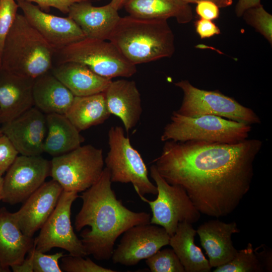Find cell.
Returning <instances> with one entry per match:
<instances>
[{"mask_svg": "<svg viewBox=\"0 0 272 272\" xmlns=\"http://www.w3.org/2000/svg\"><path fill=\"white\" fill-rule=\"evenodd\" d=\"M262 145L258 139L234 144L168 141L153 162L168 183L186 191L200 214L218 218L232 213L249 190Z\"/></svg>", "mask_w": 272, "mask_h": 272, "instance_id": "6da1fadb", "label": "cell"}, {"mask_svg": "<svg viewBox=\"0 0 272 272\" xmlns=\"http://www.w3.org/2000/svg\"><path fill=\"white\" fill-rule=\"evenodd\" d=\"M109 170L105 167L99 179L80 195L83 203L76 216L77 231L80 234L87 255L97 260L111 257L115 242L130 228L150 223L151 215L133 212L117 199L111 187Z\"/></svg>", "mask_w": 272, "mask_h": 272, "instance_id": "7a4b0ae2", "label": "cell"}, {"mask_svg": "<svg viewBox=\"0 0 272 272\" xmlns=\"http://www.w3.org/2000/svg\"><path fill=\"white\" fill-rule=\"evenodd\" d=\"M107 40L135 65L170 57L175 51L174 36L166 19L120 17Z\"/></svg>", "mask_w": 272, "mask_h": 272, "instance_id": "3957f363", "label": "cell"}, {"mask_svg": "<svg viewBox=\"0 0 272 272\" xmlns=\"http://www.w3.org/2000/svg\"><path fill=\"white\" fill-rule=\"evenodd\" d=\"M55 52L24 15L17 14L5 38L1 68L34 79L51 70Z\"/></svg>", "mask_w": 272, "mask_h": 272, "instance_id": "277c9868", "label": "cell"}, {"mask_svg": "<svg viewBox=\"0 0 272 272\" xmlns=\"http://www.w3.org/2000/svg\"><path fill=\"white\" fill-rule=\"evenodd\" d=\"M251 129V125L220 116H186L174 111L163 129L161 141L234 144L248 139Z\"/></svg>", "mask_w": 272, "mask_h": 272, "instance_id": "5b68a950", "label": "cell"}, {"mask_svg": "<svg viewBox=\"0 0 272 272\" xmlns=\"http://www.w3.org/2000/svg\"><path fill=\"white\" fill-rule=\"evenodd\" d=\"M55 64L66 62L82 63L98 75L111 79L128 78L137 72L130 63L109 41L85 38L55 52Z\"/></svg>", "mask_w": 272, "mask_h": 272, "instance_id": "8992f818", "label": "cell"}, {"mask_svg": "<svg viewBox=\"0 0 272 272\" xmlns=\"http://www.w3.org/2000/svg\"><path fill=\"white\" fill-rule=\"evenodd\" d=\"M108 139L109 150L104 163L109 171L111 182L131 183L137 193L156 195L157 186L150 180L141 154L125 135L123 128L119 126L111 127Z\"/></svg>", "mask_w": 272, "mask_h": 272, "instance_id": "52a82bcc", "label": "cell"}, {"mask_svg": "<svg viewBox=\"0 0 272 272\" xmlns=\"http://www.w3.org/2000/svg\"><path fill=\"white\" fill-rule=\"evenodd\" d=\"M150 176L156 184L157 198L150 200L137 193L151 208L152 216L150 223L163 227L171 237L180 223L192 224L199 220L200 213L181 186L168 183L160 175L154 164L150 167Z\"/></svg>", "mask_w": 272, "mask_h": 272, "instance_id": "ba28073f", "label": "cell"}, {"mask_svg": "<svg viewBox=\"0 0 272 272\" xmlns=\"http://www.w3.org/2000/svg\"><path fill=\"white\" fill-rule=\"evenodd\" d=\"M50 176L63 190L84 191L100 178L104 160L101 149L91 145L80 146L50 161Z\"/></svg>", "mask_w": 272, "mask_h": 272, "instance_id": "9c48e42d", "label": "cell"}, {"mask_svg": "<svg viewBox=\"0 0 272 272\" xmlns=\"http://www.w3.org/2000/svg\"><path fill=\"white\" fill-rule=\"evenodd\" d=\"M174 85L183 93L181 105L176 111L180 115H215L251 125L261 123L260 118L252 109L218 90L200 89L186 80L175 83Z\"/></svg>", "mask_w": 272, "mask_h": 272, "instance_id": "30bf717a", "label": "cell"}, {"mask_svg": "<svg viewBox=\"0 0 272 272\" xmlns=\"http://www.w3.org/2000/svg\"><path fill=\"white\" fill-rule=\"evenodd\" d=\"M78 193L63 190L55 208L34 239V245L37 250L45 253L52 248L59 247L67 251L71 255H87L71 224V207L79 197Z\"/></svg>", "mask_w": 272, "mask_h": 272, "instance_id": "8fae6325", "label": "cell"}, {"mask_svg": "<svg viewBox=\"0 0 272 272\" xmlns=\"http://www.w3.org/2000/svg\"><path fill=\"white\" fill-rule=\"evenodd\" d=\"M51 162L40 155L17 156L4 177L2 201H25L50 176Z\"/></svg>", "mask_w": 272, "mask_h": 272, "instance_id": "7c38bea8", "label": "cell"}, {"mask_svg": "<svg viewBox=\"0 0 272 272\" xmlns=\"http://www.w3.org/2000/svg\"><path fill=\"white\" fill-rule=\"evenodd\" d=\"M170 238L162 227L151 223L135 225L123 233L111 258L114 263L133 266L169 245Z\"/></svg>", "mask_w": 272, "mask_h": 272, "instance_id": "4fadbf2b", "label": "cell"}, {"mask_svg": "<svg viewBox=\"0 0 272 272\" xmlns=\"http://www.w3.org/2000/svg\"><path fill=\"white\" fill-rule=\"evenodd\" d=\"M17 2L28 22L55 51L86 38L79 26L69 17H61L48 14L30 2Z\"/></svg>", "mask_w": 272, "mask_h": 272, "instance_id": "5bb4252c", "label": "cell"}, {"mask_svg": "<svg viewBox=\"0 0 272 272\" xmlns=\"http://www.w3.org/2000/svg\"><path fill=\"white\" fill-rule=\"evenodd\" d=\"M19 154L38 156L43 152L47 127L46 115L32 106L0 128Z\"/></svg>", "mask_w": 272, "mask_h": 272, "instance_id": "9a60e30c", "label": "cell"}, {"mask_svg": "<svg viewBox=\"0 0 272 272\" xmlns=\"http://www.w3.org/2000/svg\"><path fill=\"white\" fill-rule=\"evenodd\" d=\"M63 191L61 185L52 179L43 184L13 213L18 226L25 235L32 237L41 229L54 211Z\"/></svg>", "mask_w": 272, "mask_h": 272, "instance_id": "2e32d148", "label": "cell"}, {"mask_svg": "<svg viewBox=\"0 0 272 272\" xmlns=\"http://www.w3.org/2000/svg\"><path fill=\"white\" fill-rule=\"evenodd\" d=\"M196 230L212 268L228 262L237 252L232 240V235L240 231L236 222L211 220L201 224Z\"/></svg>", "mask_w": 272, "mask_h": 272, "instance_id": "e0dca14e", "label": "cell"}, {"mask_svg": "<svg viewBox=\"0 0 272 272\" xmlns=\"http://www.w3.org/2000/svg\"><path fill=\"white\" fill-rule=\"evenodd\" d=\"M34 80L0 68V124L33 106Z\"/></svg>", "mask_w": 272, "mask_h": 272, "instance_id": "ac0fdd59", "label": "cell"}, {"mask_svg": "<svg viewBox=\"0 0 272 272\" xmlns=\"http://www.w3.org/2000/svg\"><path fill=\"white\" fill-rule=\"evenodd\" d=\"M117 11L110 4L95 7L83 0L72 5L67 14L86 38L107 40L120 18Z\"/></svg>", "mask_w": 272, "mask_h": 272, "instance_id": "d6986e66", "label": "cell"}, {"mask_svg": "<svg viewBox=\"0 0 272 272\" xmlns=\"http://www.w3.org/2000/svg\"><path fill=\"white\" fill-rule=\"evenodd\" d=\"M104 94L109 113L121 119L128 133L137 125L142 113L141 95L135 83L123 79L112 81Z\"/></svg>", "mask_w": 272, "mask_h": 272, "instance_id": "ffe728a7", "label": "cell"}, {"mask_svg": "<svg viewBox=\"0 0 272 272\" xmlns=\"http://www.w3.org/2000/svg\"><path fill=\"white\" fill-rule=\"evenodd\" d=\"M34 239L24 234L5 208L0 209V272L20 264L34 245Z\"/></svg>", "mask_w": 272, "mask_h": 272, "instance_id": "44dd1931", "label": "cell"}, {"mask_svg": "<svg viewBox=\"0 0 272 272\" xmlns=\"http://www.w3.org/2000/svg\"><path fill=\"white\" fill-rule=\"evenodd\" d=\"M50 72L75 96L104 92L112 81L96 74L87 66L76 62L53 65Z\"/></svg>", "mask_w": 272, "mask_h": 272, "instance_id": "7402d4cb", "label": "cell"}, {"mask_svg": "<svg viewBox=\"0 0 272 272\" xmlns=\"http://www.w3.org/2000/svg\"><path fill=\"white\" fill-rule=\"evenodd\" d=\"M33 106L43 113L65 115L75 96L50 71L34 79Z\"/></svg>", "mask_w": 272, "mask_h": 272, "instance_id": "603a6c76", "label": "cell"}, {"mask_svg": "<svg viewBox=\"0 0 272 272\" xmlns=\"http://www.w3.org/2000/svg\"><path fill=\"white\" fill-rule=\"evenodd\" d=\"M123 7L132 17L146 19L175 18L180 24H186L193 18L189 4L182 0H126Z\"/></svg>", "mask_w": 272, "mask_h": 272, "instance_id": "cb8c5ba5", "label": "cell"}, {"mask_svg": "<svg viewBox=\"0 0 272 272\" xmlns=\"http://www.w3.org/2000/svg\"><path fill=\"white\" fill-rule=\"evenodd\" d=\"M47 131L43 152L53 157L78 148L84 142L80 131L64 114H46Z\"/></svg>", "mask_w": 272, "mask_h": 272, "instance_id": "d4e9b609", "label": "cell"}, {"mask_svg": "<svg viewBox=\"0 0 272 272\" xmlns=\"http://www.w3.org/2000/svg\"><path fill=\"white\" fill-rule=\"evenodd\" d=\"M196 230L192 224L180 223L169 244L182 264L185 272H210L212 267L208 259L194 242Z\"/></svg>", "mask_w": 272, "mask_h": 272, "instance_id": "484cf974", "label": "cell"}, {"mask_svg": "<svg viewBox=\"0 0 272 272\" xmlns=\"http://www.w3.org/2000/svg\"><path fill=\"white\" fill-rule=\"evenodd\" d=\"M104 92L75 96L65 115L80 131L103 123L110 116Z\"/></svg>", "mask_w": 272, "mask_h": 272, "instance_id": "4316f807", "label": "cell"}, {"mask_svg": "<svg viewBox=\"0 0 272 272\" xmlns=\"http://www.w3.org/2000/svg\"><path fill=\"white\" fill-rule=\"evenodd\" d=\"M27 256L19 265L11 267L14 272H62L58 262L63 252L46 254L37 250L34 246L27 253Z\"/></svg>", "mask_w": 272, "mask_h": 272, "instance_id": "83f0119b", "label": "cell"}, {"mask_svg": "<svg viewBox=\"0 0 272 272\" xmlns=\"http://www.w3.org/2000/svg\"><path fill=\"white\" fill-rule=\"evenodd\" d=\"M214 272H263L264 269L258 260L251 243L244 249L238 250L228 262L216 267Z\"/></svg>", "mask_w": 272, "mask_h": 272, "instance_id": "f1b7e54d", "label": "cell"}, {"mask_svg": "<svg viewBox=\"0 0 272 272\" xmlns=\"http://www.w3.org/2000/svg\"><path fill=\"white\" fill-rule=\"evenodd\" d=\"M146 263L152 272H185L173 249H160L146 259Z\"/></svg>", "mask_w": 272, "mask_h": 272, "instance_id": "f546056e", "label": "cell"}, {"mask_svg": "<svg viewBox=\"0 0 272 272\" xmlns=\"http://www.w3.org/2000/svg\"><path fill=\"white\" fill-rule=\"evenodd\" d=\"M242 16L246 23L253 27L271 44L272 15L265 10L261 4L246 10Z\"/></svg>", "mask_w": 272, "mask_h": 272, "instance_id": "4dcf8cb0", "label": "cell"}, {"mask_svg": "<svg viewBox=\"0 0 272 272\" xmlns=\"http://www.w3.org/2000/svg\"><path fill=\"white\" fill-rule=\"evenodd\" d=\"M60 268L66 272H115L93 262L89 258L70 255L61 258Z\"/></svg>", "mask_w": 272, "mask_h": 272, "instance_id": "1f68e13d", "label": "cell"}, {"mask_svg": "<svg viewBox=\"0 0 272 272\" xmlns=\"http://www.w3.org/2000/svg\"><path fill=\"white\" fill-rule=\"evenodd\" d=\"M19 6L15 0H0V49L3 48L5 38L13 25Z\"/></svg>", "mask_w": 272, "mask_h": 272, "instance_id": "d6a6232c", "label": "cell"}, {"mask_svg": "<svg viewBox=\"0 0 272 272\" xmlns=\"http://www.w3.org/2000/svg\"><path fill=\"white\" fill-rule=\"evenodd\" d=\"M19 154L9 139L4 134L0 135V172L7 171Z\"/></svg>", "mask_w": 272, "mask_h": 272, "instance_id": "836d02e7", "label": "cell"}, {"mask_svg": "<svg viewBox=\"0 0 272 272\" xmlns=\"http://www.w3.org/2000/svg\"><path fill=\"white\" fill-rule=\"evenodd\" d=\"M35 3L43 11L49 12L50 8H54L64 14H67L70 7L74 3L83 0H17Z\"/></svg>", "mask_w": 272, "mask_h": 272, "instance_id": "e575fe53", "label": "cell"}, {"mask_svg": "<svg viewBox=\"0 0 272 272\" xmlns=\"http://www.w3.org/2000/svg\"><path fill=\"white\" fill-rule=\"evenodd\" d=\"M195 12L200 18L211 21L217 19L220 15L219 7L215 3L209 1L198 2Z\"/></svg>", "mask_w": 272, "mask_h": 272, "instance_id": "d590c367", "label": "cell"}, {"mask_svg": "<svg viewBox=\"0 0 272 272\" xmlns=\"http://www.w3.org/2000/svg\"><path fill=\"white\" fill-rule=\"evenodd\" d=\"M195 30L200 38H208L220 34L219 28L211 20L200 18L194 22Z\"/></svg>", "mask_w": 272, "mask_h": 272, "instance_id": "8d00e7d4", "label": "cell"}, {"mask_svg": "<svg viewBox=\"0 0 272 272\" xmlns=\"http://www.w3.org/2000/svg\"><path fill=\"white\" fill-rule=\"evenodd\" d=\"M262 250L258 252L255 249L254 252L261 263L264 271H272V253L271 250L268 249L265 245H261Z\"/></svg>", "mask_w": 272, "mask_h": 272, "instance_id": "74e56055", "label": "cell"}, {"mask_svg": "<svg viewBox=\"0 0 272 272\" xmlns=\"http://www.w3.org/2000/svg\"><path fill=\"white\" fill-rule=\"evenodd\" d=\"M261 0H238L235 7V13L241 17L247 9L261 5Z\"/></svg>", "mask_w": 272, "mask_h": 272, "instance_id": "f35d334b", "label": "cell"}, {"mask_svg": "<svg viewBox=\"0 0 272 272\" xmlns=\"http://www.w3.org/2000/svg\"><path fill=\"white\" fill-rule=\"evenodd\" d=\"M187 4H197L198 2L203 1H211L215 3L219 8H225L230 6L232 3V0H182Z\"/></svg>", "mask_w": 272, "mask_h": 272, "instance_id": "ab89813d", "label": "cell"}, {"mask_svg": "<svg viewBox=\"0 0 272 272\" xmlns=\"http://www.w3.org/2000/svg\"><path fill=\"white\" fill-rule=\"evenodd\" d=\"M126 1V0H111L109 4L118 11L123 7Z\"/></svg>", "mask_w": 272, "mask_h": 272, "instance_id": "60d3db41", "label": "cell"}, {"mask_svg": "<svg viewBox=\"0 0 272 272\" xmlns=\"http://www.w3.org/2000/svg\"><path fill=\"white\" fill-rule=\"evenodd\" d=\"M3 175L0 172V201L2 200L3 193L4 177Z\"/></svg>", "mask_w": 272, "mask_h": 272, "instance_id": "b9f144b4", "label": "cell"}, {"mask_svg": "<svg viewBox=\"0 0 272 272\" xmlns=\"http://www.w3.org/2000/svg\"><path fill=\"white\" fill-rule=\"evenodd\" d=\"M2 67V62H1V51L0 49V68Z\"/></svg>", "mask_w": 272, "mask_h": 272, "instance_id": "7bdbcfd3", "label": "cell"}, {"mask_svg": "<svg viewBox=\"0 0 272 272\" xmlns=\"http://www.w3.org/2000/svg\"><path fill=\"white\" fill-rule=\"evenodd\" d=\"M2 134L3 133H2V130L0 128V135H2Z\"/></svg>", "mask_w": 272, "mask_h": 272, "instance_id": "ee69618b", "label": "cell"}]
</instances>
